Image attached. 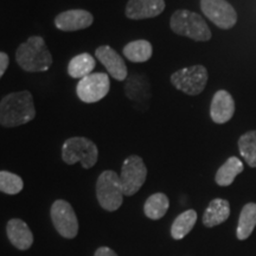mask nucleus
<instances>
[{"mask_svg":"<svg viewBox=\"0 0 256 256\" xmlns=\"http://www.w3.org/2000/svg\"><path fill=\"white\" fill-rule=\"evenodd\" d=\"M36 116L34 98L28 90L11 92L0 101V124L17 127L30 122Z\"/></svg>","mask_w":256,"mask_h":256,"instance_id":"f257e3e1","label":"nucleus"},{"mask_svg":"<svg viewBox=\"0 0 256 256\" xmlns=\"http://www.w3.org/2000/svg\"><path fill=\"white\" fill-rule=\"evenodd\" d=\"M16 60L19 66L28 72H46L52 64V56L40 36H32L20 44L16 52Z\"/></svg>","mask_w":256,"mask_h":256,"instance_id":"f03ea898","label":"nucleus"},{"mask_svg":"<svg viewBox=\"0 0 256 256\" xmlns=\"http://www.w3.org/2000/svg\"><path fill=\"white\" fill-rule=\"evenodd\" d=\"M170 26L174 34L197 42H206L211 38V30L203 17L188 10H178L172 14Z\"/></svg>","mask_w":256,"mask_h":256,"instance_id":"7ed1b4c3","label":"nucleus"},{"mask_svg":"<svg viewBox=\"0 0 256 256\" xmlns=\"http://www.w3.org/2000/svg\"><path fill=\"white\" fill-rule=\"evenodd\" d=\"M62 158L64 162L69 165L81 162L82 168H90L98 162V150L95 144L87 138H70L63 144Z\"/></svg>","mask_w":256,"mask_h":256,"instance_id":"20e7f679","label":"nucleus"},{"mask_svg":"<svg viewBox=\"0 0 256 256\" xmlns=\"http://www.w3.org/2000/svg\"><path fill=\"white\" fill-rule=\"evenodd\" d=\"M96 196L101 208L107 211H115L121 206L124 200V188L120 176L116 172H102L96 183Z\"/></svg>","mask_w":256,"mask_h":256,"instance_id":"39448f33","label":"nucleus"},{"mask_svg":"<svg viewBox=\"0 0 256 256\" xmlns=\"http://www.w3.org/2000/svg\"><path fill=\"white\" fill-rule=\"evenodd\" d=\"M208 70L204 66H192L183 68L171 75V83L178 90L186 95H200L206 87Z\"/></svg>","mask_w":256,"mask_h":256,"instance_id":"423d86ee","label":"nucleus"},{"mask_svg":"<svg viewBox=\"0 0 256 256\" xmlns=\"http://www.w3.org/2000/svg\"><path fill=\"white\" fill-rule=\"evenodd\" d=\"M147 177V168L144 160L138 156H130L124 162L120 180L124 196H133L142 188Z\"/></svg>","mask_w":256,"mask_h":256,"instance_id":"0eeeda50","label":"nucleus"},{"mask_svg":"<svg viewBox=\"0 0 256 256\" xmlns=\"http://www.w3.org/2000/svg\"><path fill=\"white\" fill-rule=\"evenodd\" d=\"M110 88V76L104 72H95L80 80L76 92L82 102L95 104L108 94Z\"/></svg>","mask_w":256,"mask_h":256,"instance_id":"6e6552de","label":"nucleus"},{"mask_svg":"<svg viewBox=\"0 0 256 256\" xmlns=\"http://www.w3.org/2000/svg\"><path fill=\"white\" fill-rule=\"evenodd\" d=\"M200 8L204 16L217 28L229 30L238 22V14L226 0H200Z\"/></svg>","mask_w":256,"mask_h":256,"instance_id":"1a4fd4ad","label":"nucleus"},{"mask_svg":"<svg viewBox=\"0 0 256 256\" xmlns=\"http://www.w3.org/2000/svg\"><path fill=\"white\" fill-rule=\"evenodd\" d=\"M51 220L60 236L66 238H76L78 232V220L68 202L58 200L52 204Z\"/></svg>","mask_w":256,"mask_h":256,"instance_id":"9d476101","label":"nucleus"},{"mask_svg":"<svg viewBox=\"0 0 256 256\" xmlns=\"http://www.w3.org/2000/svg\"><path fill=\"white\" fill-rule=\"evenodd\" d=\"M95 56L104 64V68L112 78L118 81H124L127 78L128 72L122 57L110 46H102L95 51Z\"/></svg>","mask_w":256,"mask_h":256,"instance_id":"9b49d317","label":"nucleus"},{"mask_svg":"<svg viewBox=\"0 0 256 256\" xmlns=\"http://www.w3.org/2000/svg\"><path fill=\"white\" fill-rule=\"evenodd\" d=\"M235 113V101L226 90H218L214 95L210 106V116L215 124H226Z\"/></svg>","mask_w":256,"mask_h":256,"instance_id":"f8f14e48","label":"nucleus"},{"mask_svg":"<svg viewBox=\"0 0 256 256\" xmlns=\"http://www.w3.org/2000/svg\"><path fill=\"white\" fill-rule=\"evenodd\" d=\"M92 22L94 17L90 12L84 10H69L57 16L55 25L62 31H78L89 28Z\"/></svg>","mask_w":256,"mask_h":256,"instance_id":"ddd939ff","label":"nucleus"},{"mask_svg":"<svg viewBox=\"0 0 256 256\" xmlns=\"http://www.w3.org/2000/svg\"><path fill=\"white\" fill-rule=\"evenodd\" d=\"M165 10L164 0H130L126 6V16L130 19L154 18Z\"/></svg>","mask_w":256,"mask_h":256,"instance_id":"4468645a","label":"nucleus"},{"mask_svg":"<svg viewBox=\"0 0 256 256\" xmlns=\"http://www.w3.org/2000/svg\"><path fill=\"white\" fill-rule=\"evenodd\" d=\"M6 232H8L10 242L20 250H26L34 243V235L24 220L19 218L8 220Z\"/></svg>","mask_w":256,"mask_h":256,"instance_id":"2eb2a0df","label":"nucleus"},{"mask_svg":"<svg viewBox=\"0 0 256 256\" xmlns=\"http://www.w3.org/2000/svg\"><path fill=\"white\" fill-rule=\"evenodd\" d=\"M230 215L229 202L222 198H216L211 200L203 215V224L208 228L218 226L226 222Z\"/></svg>","mask_w":256,"mask_h":256,"instance_id":"dca6fc26","label":"nucleus"},{"mask_svg":"<svg viewBox=\"0 0 256 256\" xmlns=\"http://www.w3.org/2000/svg\"><path fill=\"white\" fill-rule=\"evenodd\" d=\"M244 168L243 162L236 156H230L217 171L215 180L220 186H229L234 183L235 178L241 174Z\"/></svg>","mask_w":256,"mask_h":256,"instance_id":"f3484780","label":"nucleus"},{"mask_svg":"<svg viewBox=\"0 0 256 256\" xmlns=\"http://www.w3.org/2000/svg\"><path fill=\"white\" fill-rule=\"evenodd\" d=\"M124 92L127 98L133 101H145L150 98V83L145 76L142 75H132L130 76L128 81L124 84Z\"/></svg>","mask_w":256,"mask_h":256,"instance_id":"a211bd4d","label":"nucleus"},{"mask_svg":"<svg viewBox=\"0 0 256 256\" xmlns=\"http://www.w3.org/2000/svg\"><path fill=\"white\" fill-rule=\"evenodd\" d=\"M152 44L144 40L130 42L124 48V57L133 63L147 62L152 57Z\"/></svg>","mask_w":256,"mask_h":256,"instance_id":"6ab92c4d","label":"nucleus"},{"mask_svg":"<svg viewBox=\"0 0 256 256\" xmlns=\"http://www.w3.org/2000/svg\"><path fill=\"white\" fill-rule=\"evenodd\" d=\"M95 68V58L90 54H80L70 60L68 66V74L72 78H83L90 75Z\"/></svg>","mask_w":256,"mask_h":256,"instance_id":"aec40b11","label":"nucleus"},{"mask_svg":"<svg viewBox=\"0 0 256 256\" xmlns=\"http://www.w3.org/2000/svg\"><path fill=\"white\" fill-rule=\"evenodd\" d=\"M256 226V204L248 203L243 206L238 224V240H247Z\"/></svg>","mask_w":256,"mask_h":256,"instance_id":"412c9836","label":"nucleus"},{"mask_svg":"<svg viewBox=\"0 0 256 256\" xmlns=\"http://www.w3.org/2000/svg\"><path fill=\"white\" fill-rule=\"evenodd\" d=\"M197 222V212L194 210H186L174 220L171 228V235L174 240H182L191 232Z\"/></svg>","mask_w":256,"mask_h":256,"instance_id":"4be33fe9","label":"nucleus"},{"mask_svg":"<svg viewBox=\"0 0 256 256\" xmlns=\"http://www.w3.org/2000/svg\"><path fill=\"white\" fill-rule=\"evenodd\" d=\"M170 206V200L164 194H154L147 198L144 211L145 215L151 220H160L165 216Z\"/></svg>","mask_w":256,"mask_h":256,"instance_id":"5701e85b","label":"nucleus"},{"mask_svg":"<svg viewBox=\"0 0 256 256\" xmlns=\"http://www.w3.org/2000/svg\"><path fill=\"white\" fill-rule=\"evenodd\" d=\"M238 150L250 168H256V130H249L240 136Z\"/></svg>","mask_w":256,"mask_h":256,"instance_id":"b1692460","label":"nucleus"},{"mask_svg":"<svg viewBox=\"0 0 256 256\" xmlns=\"http://www.w3.org/2000/svg\"><path fill=\"white\" fill-rule=\"evenodd\" d=\"M23 179L8 171H0V191L8 194H17L23 190Z\"/></svg>","mask_w":256,"mask_h":256,"instance_id":"393cba45","label":"nucleus"},{"mask_svg":"<svg viewBox=\"0 0 256 256\" xmlns=\"http://www.w3.org/2000/svg\"><path fill=\"white\" fill-rule=\"evenodd\" d=\"M8 66V56L5 52H0V78L4 75Z\"/></svg>","mask_w":256,"mask_h":256,"instance_id":"a878e982","label":"nucleus"},{"mask_svg":"<svg viewBox=\"0 0 256 256\" xmlns=\"http://www.w3.org/2000/svg\"><path fill=\"white\" fill-rule=\"evenodd\" d=\"M95 256H118V255H116V252L113 250V249H110L108 247H101L96 250Z\"/></svg>","mask_w":256,"mask_h":256,"instance_id":"bb28decb","label":"nucleus"}]
</instances>
